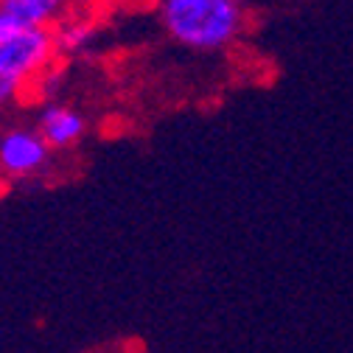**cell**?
Here are the masks:
<instances>
[{
	"instance_id": "obj_1",
	"label": "cell",
	"mask_w": 353,
	"mask_h": 353,
	"mask_svg": "<svg viewBox=\"0 0 353 353\" xmlns=\"http://www.w3.org/2000/svg\"><path fill=\"white\" fill-rule=\"evenodd\" d=\"M163 34L194 54H225L244 37V0H160L154 6Z\"/></svg>"
},
{
	"instance_id": "obj_2",
	"label": "cell",
	"mask_w": 353,
	"mask_h": 353,
	"mask_svg": "<svg viewBox=\"0 0 353 353\" xmlns=\"http://www.w3.org/2000/svg\"><path fill=\"white\" fill-rule=\"evenodd\" d=\"M54 28H28L12 37H0V81L31 87L42 70L57 62Z\"/></svg>"
},
{
	"instance_id": "obj_3",
	"label": "cell",
	"mask_w": 353,
	"mask_h": 353,
	"mask_svg": "<svg viewBox=\"0 0 353 353\" xmlns=\"http://www.w3.org/2000/svg\"><path fill=\"white\" fill-rule=\"evenodd\" d=\"M51 152L37 126H9L0 132V171L12 180L39 176L51 163Z\"/></svg>"
},
{
	"instance_id": "obj_4",
	"label": "cell",
	"mask_w": 353,
	"mask_h": 353,
	"mask_svg": "<svg viewBox=\"0 0 353 353\" xmlns=\"http://www.w3.org/2000/svg\"><path fill=\"white\" fill-rule=\"evenodd\" d=\"M37 129L54 152H65L87 135V118L70 104L46 101L37 115Z\"/></svg>"
},
{
	"instance_id": "obj_5",
	"label": "cell",
	"mask_w": 353,
	"mask_h": 353,
	"mask_svg": "<svg viewBox=\"0 0 353 353\" xmlns=\"http://www.w3.org/2000/svg\"><path fill=\"white\" fill-rule=\"evenodd\" d=\"M79 0H3L0 9L9 12L23 28H54L70 17Z\"/></svg>"
},
{
	"instance_id": "obj_6",
	"label": "cell",
	"mask_w": 353,
	"mask_h": 353,
	"mask_svg": "<svg viewBox=\"0 0 353 353\" xmlns=\"http://www.w3.org/2000/svg\"><path fill=\"white\" fill-rule=\"evenodd\" d=\"M96 39H99V23L90 14L73 12L59 26H54L57 54L62 57H81L84 51H90L96 46Z\"/></svg>"
},
{
	"instance_id": "obj_7",
	"label": "cell",
	"mask_w": 353,
	"mask_h": 353,
	"mask_svg": "<svg viewBox=\"0 0 353 353\" xmlns=\"http://www.w3.org/2000/svg\"><path fill=\"white\" fill-rule=\"evenodd\" d=\"M23 93L20 84H9V81H0V110H6L9 104H14Z\"/></svg>"
},
{
	"instance_id": "obj_8",
	"label": "cell",
	"mask_w": 353,
	"mask_h": 353,
	"mask_svg": "<svg viewBox=\"0 0 353 353\" xmlns=\"http://www.w3.org/2000/svg\"><path fill=\"white\" fill-rule=\"evenodd\" d=\"M115 3L123 9H154L160 0H115Z\"/></svg>"
},
{
	"instance_id": "obj_9",
	"label": "cell",
	"mask_w": 353,
	"mask_h": 353,
	"mask_svg": "<svg viewBox=\"0 0 353 353\" xmlns=\"http://www.w3.org/2000/svg\"><path fill=\"white\" fill-rule=\"evenodd\" d=\"M0 3H3V0H0Z\"/></svg>"
}]
</instances>
